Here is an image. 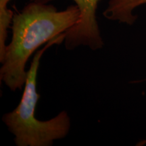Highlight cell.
Listing matches in <instances>:
<instances>
[{"label":"cell","mask_w":146,"mask_h":146,"mask_svg":"<svg viewBox=\"0 0 146 146\" xmlns=\"http://www.w3.org/2000/svg\"><path fill=\"white\" fill-rule=\"evenodd\" d=\"M80 17L76 5L59 11L53 5L31 1L12 17V39L0 60V79L12 91L26 83V64L42 45L66 34Z\"/></svg>","instance_id":"cell-1"},{"label":"cell","mask_w":146,"mask_h":146,"mask_svg":"<svg viewBox=\"0 0 146 146\" xmlns=\"http://www.w3.org/2000/svg\"><path fill=\"white\" fill-rule=\"evenodd\" d=\"M64 39L65 34L62 35L36 52L27 71L21 102L15 109L3 116V122L14 136L17 146H51L56 140L65 138L70 131V118L66 111L44 121L38 120L35 116L36 104L40 98L36 91L40 60L45 50L55 44H60Z\"/></svg>","instance_id":"cell-2"},{"label":"cell","mask_w":146,"mask_h":146,"mask_svg":"<svg viewBox=\"0 0 146 146\" xmlns=\"http://www.w3.org/2000/svg\"><path fill=\"white\" fill-rule=\"evenodd\" d=\"M47 3L52 0H31ZM79 10L80 17L75 25L66 33L64 45L72 50L80 46L88 47L92 50L103 47L104 43L97 21L98 3L102 0H72Z\"/></svg>","instance_id":"cell-3"},{"label":"cell","mask_w":146,"mask_h":146,"mask_svg":"<svg viewBox=\"0 0 146 146\" xmlns=\"http://www.w3.org/2000/svg\"><path fill=\"white\" fill-rule=\"evenodd\" d=\"M145 3L146 0H109L103 15L110 21L133 25L138 17L135 10Z\"/></svg>","instance_id":"cell-4"},{"label":"cell","mask_w":146,"mask_h":146,"mask_svg":"<svg viewBox=\"0 0 146 146\" xmlns=\"http://www.w3.org/2000/svg\"><path fill=\"white\" fill-rule=\"evenodd\" d=\"M11 0H0V59L4 55L6 47L8 30L12 23L14 12L8 8Z\"/></svg>","instance_id":"cell-5"},{"label":"cell","mask_w":146,"mask_h":146,"mask_svg":"<svg viewBox=\"0 0 146 146\" xmlns=\"http://www.w3.org/2000/svg\"><path fill=\"white\" fill-rule=\"evenodd\" d=\"M146 145V137L143 139L141 140L140 141H139L137 143V146H143Z\"/></svg>","instance_id":"cell-6"}]
</instances>
